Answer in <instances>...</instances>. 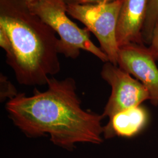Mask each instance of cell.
I'll return each instance as SVG.
<instances>
[{"mask_svg":"<svg viewBox=\"0 0 158 158\" xmlns=\"http://www.w3.org/2000/svg\"><path fill=\"white\" fill-rule=\"evenodd\" d=\"M47 86L45 91L35 89L32 96L18 94L6 102L15 125L28 137L49 135L53 144L70 151L77 143H102L104 117L82 108L74 80L52 77Z\"/></svg>","mask_w":158,"mask_h":158,"instance_id":"1","label":"cell"},{"mask_svg":"<svg viewBox=\"0 0 158 158\" xmlns=\"http://www.w3.org/2000/svg\"><path fill=\"white\" fill-rule=\"evenodd\" d=\"M0 27L11 43L6 62L20 85H47L60 70L56 32L21 0H0Z\"/></svg>","mask_w":158,"mask_h":158,"instance_id":"2","label":"cell"},{"mask_svg":"<svg viewBox=\"0 0 158 158\" xmlns=\"http://www.w3.org/2000/svg\"><path fill=\"white\" fill-rule=\"evenodd\" d=\"M29 10L59 35V53L68 58L76 59L80 51H87L106 63L107 56L92 42L90 31L81 28L69 17L63 0H38L28 4Z\"/></svg>","mask_w":158,"mask_h":158,"instance_id":"3","label":"cell"},{"mask_svg":"<svg viewBox=\"0 0 158 158\" xmlns=\"http://www.w3.org/2000/svg\"><path fill=\"white\" fill-rule=\"evenodd\" d=\"M123 1L96 4L66 5L68 15L83 23L95 35L100 49L107 56L109 62L117 66L119 46L117 29Z\"/></svg>","mask_w":158,"mask_h":158,"instance_id":"4","label":"cell"},{"mask_svg":"<svg viewBox=\"0 0 158 158\" xmlns=\"http://www.w3.org/2000/svg\"><path fill=\"white\" fill-rule=\"evenodd\" d=\"M101 76L111 87V95L102 114L104 117L111 118L117 113L141 106L150 99L147 88L139 81L112 63H104Z\"/></svg>","mask_w":158,"mask_h":158,"instance_id":"5","label":"cell"},{"mask_svg":"<svg viewBox=\"0 0 158 158\" xmlns=\"http://www.w3.org/2000/svg\"><path fill=\"white\" fill-rule=\"evenodd\" d=\"M149 48L130 44L119 48L118 66L139 81L149 92L151 104L158 106V68Z\"/></svg>","mask_w":158,"mask_h":158,"instance_id":"6","label":"cell"},{"mask_svg":"<svg viewBox=\"0 0 158 158\" xmlns=\"http://www.w3.org/2000/svg\"><path fill=\"white\" fill-rule=\"evenodd\" d=\"M149 0H123L119 15L117 40L119 48L137 44L144 45L142 29Z\"/></svg>","mask_w":158,"mask_h":158,"instance_id":"7","label":"cell"},{"mask_svg":"<svg viewBox=\"0 0 158 158\" xmlns=\"http://www.w3.org/2000/svg\"><path fill=\"white\" fill-rule=\"evenodd\" d=\"M148 119L147 109L141 105L125 110L109 119L104 127L103 136L105 139L134 137L146 127Z\"/></svg>","mask_w":158,"mask_h":158,"instance_id":"8","label":"cell"},{"mask_svg":"<svg viewBox=\"0 0 158 158\" xmlns=\"http://www.w3.org/2000/svg\"><path fill=\"white\" fill-rule=\"evenodd\" d=\"M158 23V0H149L147 15L142 29L144 44H150L153 32Z\"/></svg>","mask_w":158,"mask_h":158,"instance_id":"9","label":"cell"},{"mask_svg":"<svg viewBox=\"0 0 158 158\" xmlns=\"http://www.w3.org/2000/svg\"><path fill=\"white\" fill-rule=\"evenodd\" d=\"M18 94L17 90L7 77L3 74H1V99L4 100L8 97L11 99Z\"/></svg>","mask_w":158,"mask_h":158,"instance_id":"10","label":"cell"},{"mask_svg":"<svg viewBox=\"0 0 158 158\" xmlns=\"http://www.w3.org/2000/svg\"><path fill=\"white\" fill-rule=\"evenodd\" d=\"M148 48L154 58L158 62V23L153 30L151 41Z\"/></svg>","mask_w":158,"mask_h":158,"instance_id":"11","label":"cell"},{"mask_svg":"<svg viewBox=\"0 0 158 158\" xmlns=\"http://www.w3.org/2000/svg\"><path fill=\"white\" fill-rule=\"evenodd\" d=\"M66 4L68 5H82V4H96L106 3L116 0H63Z\"/></svg>","mask_w":158,"mask_h":158,"instance_id":"12","label":"cell"},{"mask_svg":"<svg viewBox=\"0 0 158 158\" xmlns=\"http://www.w3.org/2000/svg\"><path fill=\"white\" fill-rule=\"evenodd\" d=\"M21 1H24V2H27V4H30L34 3V2H36V1H38V0H21Z\"/></svg>","mask_w":158,"mask_h":158,"instance_id":"13","label":"cell"}]
</instances>
